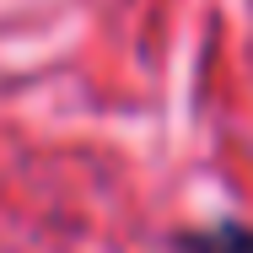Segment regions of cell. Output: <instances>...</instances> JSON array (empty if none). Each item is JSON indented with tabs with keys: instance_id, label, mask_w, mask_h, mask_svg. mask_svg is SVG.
Segmentation results:
<instances>
[{
	"instance_id": "obj_1",
	"label": "cell",
	"mask_w": 253,
	"mask_h": 253,
	"mask_svg": "<svg viewBox=\"0 0 253 253\" xmlns=\"http://www.w3.org/2000/svg\"><path fill=\"white\" fill-rule=\"evenodd\" d=\"M189 253H253V232L248 226H215L189 237Z\"/></svg>"
}]
</instances>
